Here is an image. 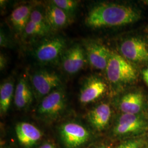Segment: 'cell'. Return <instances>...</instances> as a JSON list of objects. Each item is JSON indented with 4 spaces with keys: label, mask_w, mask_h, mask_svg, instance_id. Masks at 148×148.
Returning a JSON list of instances; mask_svg holds the SVG:
<instances>
[{
    "label": "cell",
    "mask_w": 148,
    "mask_h": 148,
    "mask_svg": "<svg viewBox=\"0 0 148 148\" xmlns=\"http://www.w3.org/2000/svg\"><path fill=\"white\" fill-rule=\"evenodd\" d=\"M14 90V79L10 77L5 79L0 86V112L4 115L8 112L13 99Z\"/></svg>",
    "instance_id": "18"
},
{
    "label": "cell",
    "mask_w": 148,
    "mask_h": 148,
    "mask_svg": "<svg viewBox=\"0 0 148 148\" xmlns=\"http://www.w3.org/2000/svg\"><path fill=\"white\" fill-rule=\"evenodd\" d=\"M108 90L106 82L96 76H90L83 82L79 93L81 104L86 105L101 98Z\"/></svg>",
    "instance_id": "10"
},
{
    "label": "cell",
    "mask_w": 148,
    "mask_h": 148,
    "mask_svg": "<svg viewBox=\"0 0 148 148\" xmlns=\"http://www.w3.org/2000/svg\"><path fill=\"white\" fill-rule=\"evenodd\" d=\"M29 20L48 33L52 31L46 20L44 11L42 12L38 9L34 8L32 11Z\"/></svg>",
    "instance_id": "20"
},
{
    "label": "cell",
    "mask_w": 148,
    "mask_h": 148,
    "mask_svg": "<svg viewBox=\"0 0 148 148\" xmlns=\"http://www.w3.org/2000/svg\"><path fill=\"white\" fill-rule=\"evenodd\" d=\"M16 133L19 142L27 148L35 145L42 136L41 131L37 127L26 122H21L16 124Z\"/></svg>",
    "instance_id": "12"
},
{
    "label": "cell",
    "mask_w": 148,
    "mask_h": 148,
    "mask_svg": "<svg viewBox=\"0 0 148 148\" xmlns=\"http://www.w3.org/2000/svg\"><path fill=\"white\" fill-rule=\"evenodd\" d=\"M29 82L35 97L40 99L62 87V79L55 71L40 69L30 76Z\"/></svg>",
    "instance_id": "6"
},
{
    "label": "cell",
    "mask_w": 148,
    "mask_h": 148,
    "mask_svg": "<svg viewBox=\"0 0 148 148\" xmlns=\"http://www.w3.org/2000/svg\"><path fill=\"white\" fill-rule=\"evenodd\" d=\"M61 141L66 148H82L90 142L92 135L88 129L79 122H65L59 127Z\"/></svg>",
    "instance_id": "5"
},
{
    "label": "cell",
    "mask_w": 148,
    "mask_h": 148,
    "mask_svg": "<svg viewBox=\"0 0 148 148\" xmlns=\"http://www.w3.org/2000/svg\"><path fill=\"white\" fill-rule=\"evenodd\" d=\"M87 63L83 45L75 44L64 52L60 60L62 68L69 75L77 74Z\"/></svg>",
    "instance_id": "9"
},
{
    "label": "cell",
    "mask_w": 148,
    "mask_h": 148,
    "mask_svg": "<svg viewBox=\"0 0 148 148\" xmlns=\"http://www.w3.org/2000/svg\"><path fill=\"white\" fill-rule=\"evenodd\" d=\"M83 47L87 63L94 69L106 70L111 51L103 44L93 40L85 41Z\"/></svg>",
    "instance_id": "8"
},
{
    "label": "cell",
    "mask_w": 148,
    "mask_h": 148,
    "mask_svg": "<svg viewBox=\"0 0 148 148\" xmlns=\"http://www.w3.org/2000/svg\"><path fill=\"white\" fill-rule=\"evenodd\" d=\"M8 64V59L5 54L3 53H1L0 54V70L1 71H3L6 68Z\"/></svg>",
    "instance_id": "24"
},
{
    "label": "cell",
    "mask_w": 148,
    "mask_h": 148,
    "mask_svg": "<svg viewBox=\"0 0 148 148\" xmlns=\"http://www.w3.org/2000/svg\"><path fill=\"white\" fill-rule=\"evenodd\" d=\"M106 71L109 82L117 87L131 84L137 78V71L132 65L115 52H111Z\"/></svg>",
    "instance_id": "2"
},
{
    "label": "cell",
    "mask_w": 148,
    "mask_h": 148,
    "mask_svg": "<svg viewBox=\"0 0 148 148\" xmlns=\"http://www.w3.org/2000/svg\"><path fill=\"white\" fill-rule=\"evenodd\" d=\"M44 13L48 25L52 31L58 30L66 27L72 18L51 1L46 6Z\"/></svg>",
    "instance_id": "14"
},
{
    "label": "cell",
    "mask_w": 148,
    "mask_h": 148,
    "mask_svg": "<svg viewBox=\"0 0 148 148\" xmlns=\"http://www.w3.org/2000/svg\"><path fill=\"white\" fill-rule=\"evenodd\" d=\"M0 46L1 47L8 48L11 46V41L3 29L0 32Z\"/></svg>",
    "instance_id": "23"
},
{
    "label": "cell",
    "mask_w": 148,
    "mask_h": 148,
    "mask_svg": "<svg viewBox=\"0 0 148 148\" xmlns=\"http://www.w3.org/2000/svg\"><path fill=\"white\" fill-rule=\"evenodd\" d=\"M121 56L133 62H148V48L146 43L142 40L132 37L124 40L120 46Z\"/></svg>",
    "instance_id": "11"
},
{
    "label": "cell",
    "mask_w": 148,
    "mask_h": 148,
    "mask_svg": "<svg viewBox=\"0 0 148 148\" xmlns=\"http://www.w3.org/2000/svg\"><path fill=\"white\" fill-rule=\"evenodd\" d=\"M144 148H148V143H147V145L145 146V147H144Z\"/></svg>",
    "instance_id": "28"
},
{
    "label": "cell",
    "mask_w": 148,
    "mask_h": 148,
    "mask_svg": "<svg viewBox=\"0 0 148 148\" xmlns=\"http://www.w3.org/2000/svg\"><path fill=\"white\" fill-rule=\"evenodd\" d=\"M142 75L143 79L148 87V67L147 69H144L143 70Z\"/></svg>",
    "instance_id": "25"
},
{
    "label": "cell",
    "mask_w": 148,
    "mask_h": 148,
    "mask_svg": "<svg viewBox=\"0 0 148 148\" xmlns=\"http://www.w3.org/2000/svg\"><path fill=\"white\" fill-rule=\"evenodd\" d=\"M1 148H2V147H1Z\"/></svg>",
    "instance_id": "30"
},
{
    "label": "cell",
    "mask_w": 148,
    "mask_h": 148,
    "mask_svg": "<svg viewBox=\"0 0 148 148\" xmlns=\"http://www.w3.org/2000/svg\"><path fill=\"white\" fill-rule=\"evenodd\" d=\"M48 34V32L29 20L23 35L24 37H41L46 36Z\"/></svg>",
    "instance_id": "21"
},
{
    "label": "cell",
    "mask_w": 148,
    "mask_h": 148,
    "mask_svg": "<svg viewBox=\"0 0 148 148\" xmlns=\"http://www.w3.org/2000/svg\"><path fill=\"white\" fill-rule=\"evenodd\" d=\"M38 148H56L55 145L53 143L51 142H45L43 143Z\"/></svg>",
    "instance_id": "26"
},
{
    "label": "cell",
    "mask_w": 148,
    "mask_h": 148,
    "mask_svg": "<svg viewBox=\"0 0 148 148\" xmlns=\"http://www.w3.org/2000/svg\"><path fill=\"white\" fill-rule=\"evenodd\" d=\"M51 2L71 17L77 10L79 4V1L74 0H53Z\"/></svg>",
    "instance_id": "19"
},
{
    "label": "cell",
    "mask_w": 148,
    "mask_h": 148,
    "mask_svg": "<svg viewBox=\"0 0 148 148\" xmlns=\"http://www.w3.org/2000/svg\"><path fill=\"white\" fill-rule=\"evenodd\" d=\"M144 98L139 92H130L123 95L118 103L119 108L123 114H139L143 110Z\"/></svg>",
    "instance_id": "17"
},
{
    "label": "cell",
    "mask_w": 148,
    "mask_h": 148,
    "mask_svg": "<svg viewBox=\"0 0 148 148\" xmlns=\"http://www.w3.org/2000/svg\"><path fill=\"white\" fill-rule=\"evenodd\" d=\"M111 113L110 106L107 103H101L88 112L87 119L92 127L96 130L101 131L109 124Z\"/></svg>",
    "instance_id": "15"
},
{
    "label": "cell",
    "mask_w": 148,
    "mask_h": 148,
    "mask_svg": "<svg viewBox=\"0 0 148 148\" xmlns=\"http://www.w3.org/2000/svg\"><path fill=\"white\" fill-rule=\"evenodd\" d=\"M145 2H146V3H147V5H148V1H145Z\"/></svg>",
    "instance_id": "29"
},
{
    "label": "cell",
    "mask_w": 148,
    "mask_h": 148,
    "mask_svg": "<svg viewBox=\"0 0 148 148\" xmlns=\"http://www.w3.org/2000/svg\"><path fill=\"white\" fill-rule=\"evenodd\" d=\"M144 140L142 138H133L122 142L117 148H142Z\"/></svg>",
    "instance_id": "22"
},
{
    "label": "cell",
    "mask_w": 148,
    "mask_h": 148,
    "mask_svg": "<svg viewBox=\"0 0 148 148\" xmlns=\"http://www.w3.org/2000/svg\"><path fill=\"white\" fill-rule=\"evenodd\" d=\"M34 94L29 81L23 76L18 79L14 95V103L19 110H25L31 106Z\"/></svg>",
    "instance_id": "13"
},
{
    "label": "cell",
    "mask_w": 148,
    "mask_h": 148,
    "mask_svg": "<svg viewBox=\"0 0 148 148\" xmlns=\"http://www.w3.org/2000/svg\"><path fill=\"white\" fill-rule=\"evenodd\" d=\"M34 7L30 4L19 5L12 11L10 21L14 30L19 35H23L27 23L29 21Z\"/></svg>",
    "instance_id": "16"
},
{
    "label": "cell",
    "mask_w": 148,
    "mask_h": 148,
    "mask_svg": "<svg viewBox=\"0 0 148 148\" xmlns=\"http://www.w3.org/2000/svg\"><path fill=\"white\" fill-rule=\"evenodd\" d=\"M148 129V121L142 115L122 114L117 119L113 133L117 137H131L145 132Z\"/></svg>",
    "instance_id": "7"
},
{
    "label": "cell",
    "mask_w": 148,
    "mask_h": 148,
    "mask_svg": "<svg viewBox=\"0 0 148 148\" xmlns=\"http://www.w3.org/2000/svg\"><path fill=\"white\" fill-rule=\"evenodd\" d=\"M95 148H107V147H106V146H104V145H101V146Z\"/></svg>",
    "instance_id": "27"
},
{
    "label": "cell",
    "mask_w": 148,
    "mask_h": 148,
    "mask_svg": "<svg viewBox=\"0 0 148 148\" xmlns=\"http://www.w3.org/2000/svg\"><path fill=\"white\" fill-rule=\"evenodd\" d=\"M66 106V93L60 87L43 98L37 106L36 114L43 121H52L62 115Z\"/></svg>",
    "instance_id": "3"
},
{
    "label": "cell",
    "mask_w": 148,
    "mask_h": 148,
    "mask_svg": "<svg viewBox=\"0 0 148 148\" xmlns=\"http://www.w3.org/2000/svg\"><path fill=\"white\" fill-rule=\"evenodd\" d=\"M138 12L127 5L116 3H101L94 6L85 18V24L93 28L116 27L137 21Z\"/></svg>",
    "instance_id": "1"
},
{
    "label": "cell",
    "mask_w": 148,
    "mask_h": 148,
    "mask_svg": "<svg viewBox=\"0 0 148 148\" xmlns=\"http://www.w3.org/2000/svg\"><path fill=\"white\" fill-rule=\"evenodd\" d=\"M66 42L62 36L48 38L39 43L32 51V56L41 64L56 63L66 49Z\"/></svg>",
    "instance_id": "4"
}]
</instances>
